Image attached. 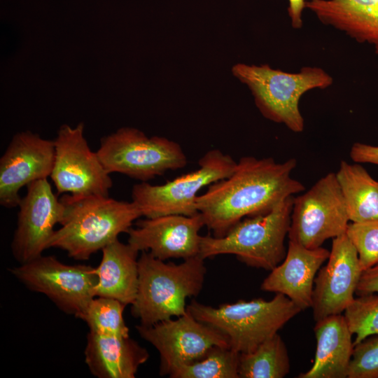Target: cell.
I'll return each instance as SVG.
<instances>
[{"label": "cell", "instance_id": "obj_3", "mask_svg": "<svg viewBox=\"0 0 378 378\" xmlns=\"http://www.w3.org/2000/svg\"><path fill=\"white\" fill-rule=\"evenodd\" d=\"M138 272L131 314L139 319L140 324L151 326L186 313V299L201 292L206 268L200 255L175 264L142 251L138 258Z\"/></svg>", "mask_w": 378, "mask_h": 378}, {"label": "cell", "instance_id": "obj_7", "mask_svg": "<svg viewBox=\"0 0 378 378\" xmlns=\"http://www.w3.org/2000/svg\"><path fill=\"white\" fill-rule=\"evenodd\" d=\"M96 152L109 174H122L141 182L187 164L186 155L178 143L162 136L148 137L129 127L103 137Z\"/></svg>", "mask_w": 378, "mask_h": 378}, {"label": "cell", "instance_id": "obj_20", "mask_svg": "<svg viewBox=\"0 0 378 378\" xmlns=\"http://www.w3.org/2000/svg\"><path fill=\"white\" fill-rule=\"evenodd\" d=\"M314 360L311 368L299 378H346L354 348L344 315L328 316L316 321Z\"/></svg>", "mask_w": 378, "mask_h": 378}, {"label": "cell", "instance_id": "obj_22", "mask_svg": "<svg viewBox=\"0 0 378 378\" xmlns=\"http://www.w3.org/2000/svg\"><path fill=\"white\" fill-rule=\"evenodd\" d=\"M349 220H378V181L359 164L342 160L335 173Z\"/></svg>", "mask_w": 378, "mask_h": 378}, {"label": "cell", "instance_id": "obj_26", "mask_svg": "<svg viewBox=\"0 0 378 378\" xmlns=\"http://www.w3.org/2000/svg\"><path fill=\"white\" fill-rule=\"evenodd\" d=\"M344 316L351 332L356 335L354 346L378 335V294L373 293L354 298L344 310Z\"/></svg>", "mask_w": 378, "mask_h": 378}, {"label": "cell", "instance_id": "obj_18", "mask_svg": "<svg viewBox=\"0 0 378 378\" xmlns=\"http://www.w3.org/2000/svg\"><path fill=\"white\" fill-rule=\"evenodd\" d=\"M305 8L324 25L371 46L378 55V0H306Z\"/></svg>", "mask_w": 378, "mask_h": 378}, {"label": "cell", "instance_id": "obj_13", "mask_svg": "<svg viewBox=\"0 0 378 378\" xmlns=\"http://www.w3.org/2000/svg\"><path fill=\"white\" fill-rule=\"evenodd\" d=\"M18 206L11 251L13 258L22 264L41 256L49 248L54 227L60 223L64 207L47 178L29 183Z\"/></svg>", "mask_w": 378, "mask_h": 378}, {"label": "cell", "instance_id": "obj_6", "mask_svg": "<svg viewBox=\"0 0 378 378\" xmlns=\"http://www.w3.org/2000/svg\"><path fill=\"white\" fill-rule=\"evenodd\" d=\"M293 200L290 196L268 213L243 218L221 237L202 236L199 255L232 254L250 267L272 270L286 254Z\"/></svg>", "mask_w": 378, "mask_h": 378}, {"label": "cell", "instance_id": "obj_24", "mask_svg": "<svg viewBox=\"0 0 378 378\" xmlns=\"http://www.w3.org/2000/svg\"><path fill=\"white\" fill-rule=\"evenodd\" d=\"M239 353L230 346H214L201 359L175 370L172 378H239Z\"/></svg>", "mask_w": 378, "mask_h": 378}, {"label": "cell", "instance_id": "obj_23", "mask_svg": "<svg viewBox=\"0 0 378 378\" xmlns=\"http://www.w3.org/2000/svg\"><path fill=\"white\" fill-rule=\"evenodd\" d=\"M287 348L276 333L253 351L239 354V378H282L290 371Z\"/></svg>", "mask_w": 378, "mask_h": 378}, {"label": "cell", "instance_id": "obj_17", "mask_svg": "<svg viewBox=\"0 0 378 378\" xmlns=\"http://www.w3.org/2000/svg\"><path fill=\"white\" fill-rule=\"evenodd\" d=\"M329 254L322 246L308 248L289 240L284 260L263 280L261 290L281 293L302 310L311 308L316 275Z\"/></svg>", "mask_w": 378, "mask_h": 378}, {"label": "cell", "instance_id": "obj_12", "mask_svg": "<svg viewBox=\"0 0 378 378\" xmlns=\"http://www.w3.org/2000/svg\"><path fill=\"white\" fill-rule=\"evenodd\" d=\"M140 337L160 354V376L201 359L214 346H230L227 338L215 328L185 314L151 326H136Z\"/></svg>", "mask_w": 378, "mask_h": 378}, {"label": "cell", "instance_id": "obj_1", "mask_svg": "<svg viewBox=\"0 0 378 378\" xmlns=\"http://www.w3.org/2000/svg\"><path fill=\"white\" fill-rule=\"evenodd\" d=\"M294 158L279 163L272 158L244 156L227 178L209 186L196 199L204 225L216 237L224 236L243 218L264 214L304 190L293 178Z\"/></svg>", "mask_w": 378, "mask_h": 378}, {"label": "cell", "instance_id": "obj_11", "mask_svg": "<svg viewBox=\"0 0 378 378\" xmlns=\"http://www.w3.org/2000/svg\"><path fill=\"white\" fill-rule=\"evenodd\" d=\"M84 125H62L54 139L55 155L50 178L57 195L108 196L113 181L97 152L84 136Z\"/></svg>", "mask_w": 378, "mask_h": 378}, {"label": "cell", "instance_id": "obj_30", "mask_svg": "<svg viewBox=\"0 0 378 378\" xmlns=\"http://www.w3.org/2000/svg\"><path fill=\"white\" fill-rule=\"evenodd\" d=\"M378 293V264L363 272L356 293L358 295Z\"/></svg>", "mask_w": 378, "mask_h": 378}, {"label": "cell", "instance_id": "obj_5", "mask_svg": "<svg viewBox=\"0 0 378 378\" xmlns=\"http://www.w3.org/2000/svg\"><path fill=\"white\" fill-rule=\"evenodd\" d=\"M187 309L198 321L222 332L230 347L239 354L253 351L302 311L281 293L270 300H239L217 307L192 300Z\"/></svg>", "mask_w": 378, "mask_h": 378}, {"label": "cell", "instance_id": "obj_31", "mask_svg": "<svg viewBox=\"0 0 378 378\" xmlns=\"http://www.w3.org/2000/svg\"><path fill=\"white\" fill-rule=\"evenodd\" d=\"M288 13L290 24L294 29H301L303 26V11L306 0H288Z\"/></svg>", "mask_w": 378, "mask_h": 378}, {"label": "cell", "instance_id": "obj_4", "mask_svg": "<svg viewBox=\"0 0 378 378\" xmlns=\"http://www.w3.org/2000/svg\"><path fill=\"white\" fill-rule=\"evenodd\" d=\"M233 76L251 90L255 106L267 119L285 125L295 133L303 132L304 121L300 111L302 96L314 89H326L333 79L318 66H304L298 72L275 69L268 64L239 63Z\"/></svg>", "mask_w": 378, "mask_h": 378}, {"label": "cell", "instance_id": "obj_27", "mask_svg": "<svg viewBox=\"0 0 378 378\" xmlns=\"http://www.w3.org/2000/svg\"><path fill=\"white\" fill-rule=\"evenodd\" d=\"M345 234L358 253L363 272L378 264V220L351 222Z\"/></svg>", "mask_w": 378, "mask_h": 378}, {"label": "cell", "instance_id": "obj_8", "mask_svg": "<svg viewBox=\"0 0 378 378\" xmlns=\"http://www.w3.org/2000/svg\"><path fill=\"white\" fill-rule=\"evenodd\" d=\"M237 162L218 149L207 151L198 161L199 168L162 185L147 182L132 187V202L142 216L179 214L193 216L198 214L196 199L198 192L206 186L230 176Z\"/></svg>", "mask_w": 378, "mask_h": 378}, {"label": "cell", "instance_id": "obj_14", "mask_svg": "<svg viewBox=\"0 0 378 378\" xmlns=\"http://www.w3.org/2000/svg\"><path fill=\"white\" fill-rule=\"evenodd\" d=\"M55 155L54 140L29 131L15 134L0 158V204L18 206L24 186L50 176Z\"/></svg>", "mask_w": 378, "mask_h": 378}, {"label": "cell", "instance_id": "obj_16", "mask_svg": "<svg viewBox=\"0 0 378 378\" xmlns=\"http://www.w3.org/2000/svg\"><path fill=\"white\" fill-rule=\"evenodd\" d=\"M202 215L169 214L146 218L136 222L128 232L127 243L138 252L148 251L155 258L186 260L200 254L201 235L204 226Z\"/></svg>", "mask_w": 378, "mask_h": 378}, {"label": "cell", "instance_id": "obj_21", "mask_svg": "<svg viewBox=\"0 0 378 378\" xmlns=\"http://www.w3.org/2000/svg\"><path fill=\"white\" fill-rule=\"evenodd\" d=\"M102 252V260L96 267V296L132 304L137 291L139 252L118 239L106 246Z\"/></svg>", "mask_w": 378, "mask_h": 378}, {"label": "cell", "instance_id": "obj_9", "mask_svg": "<svg viewBox=\"0 0 378 378\" xmlns=\"http://www.w3.org/2000/svg\"><path fill=\"white\" fill-rule=\"evenodd\" d=\"M9 271L27 288L45 295L61 311L76 317L96 297L97 271L90 265H69L41 255Z\"/></svg>", "mask_w": 378, "mask_h": 378}, {"label": "cell", "instance_id": "obj_10", "mask_svg": "<svg viewBox=\"0 0 378 378\" xmlns=\"http://www.w3.org/2000/svg\"><path fill=\"white\" fill-rule=\"evenodd\" d=\"M349 221L335 173L329 172L294 197L288 239L308 248H318L344 234Z\"/></svg>", "mask_w": 378, "mask_h": 378}, {"label": "cell", "instance_id": "obj_15", "mask_svg": "<svg viewBox=\"0 0 378 378\" xmlns=\"http://www.w3.org/2000/svg\"><path fill=\"white\" fill-rule=\"evenodd\" d=\"M327 260L314 279L311 308L315 321L344 312L363 273L358 253L345 233L332 239Z\"/></svg>", "mask_w": 378, "mask_h": 378}, {"label": "cell", "instance_id": "obj_25", "mask_svg": "<svg viewBox=\"0 0 378 378\" xmlns=\"http://www.w3.org/2000/svg\"><path fill=\"white\" fill-rule=\"evenodd\" d=\"M127 306L113 298L96 296L78 316L88 325L90 332L101 335L128 337L129 328L123 311Z\"/></svg>", "mask_w": 378, "mask_h": 378}, {"label": "cell", "instance_id": "obj_28", "mask_svg": "<svg viewBox=\"0 0 378 378\" xmlns=\"http://www.w3.org/2000/svg\"><path fill=\"white\" fill-rule=\"evenodd\" d=\"M347 378H378V335L354 346Z\"/></svg>", "mask_w": 378, "mask_h": 378}, {"label": "cell", "instance_id": "obj_2", "mask_svg": "<svg viewBox=\"0 0 378 378\" xmlns=\"http://www.w3.org/2000/svg\"><path fill=\"white\" fill-rule=\"evenodd\" d=\"M60 200L64 207L61 227L55 230L49 248L64 250L76 260H88L142 216L132 201L109 196L64 194Z\"/></svg>", "mask_w": 378, "mask_h": 378}, {"label": "cell", "instance_id": "obj_19", "mask_svg": "<svg viewBox=\"0 0 378 378\" xmlns=\"http://www.w3.org/2000/svg\"><path fill=\"white\" fill-rule=\"evenodd\" d=\"M85 362L97 378H134L149 358L148 351L128 337L101 335L90 332Z\"/></svg>", "mask_w": 378, "mask_h": 378}, {"label": "cell", "instance_id": "obj_29", "mask_svg": "<svg viewBox=\"0 0 378 378\" xmlns=\"http://www.w3.org/2000/svg\"><path fill=\"white\" fill-rule=\"evenodd\" d=\"M350 158L355 162L378 165V146L354 143L350 150Z\"/></svg>", "mask_w": 378, "mask_h": 378}]
</instances>
